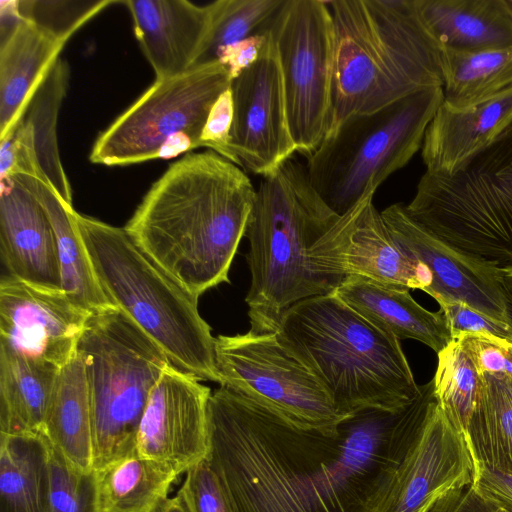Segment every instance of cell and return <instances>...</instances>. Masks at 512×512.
<instances>
[{
	"label": "cell",
	"instance_id": "obj_1",
	"mask_svg": "<svg viewBox=\"0 0 512 512\" xmlns=\"http://www.w3.org/2000/svg\"><path fill=\"white\" fill-rule=\"evenodd\" d=\"M435 400L430 380L404 410L361 411L327 436L220 386L205 459L232 512H374Z\"/></svg>",
	"mask_w": 512,
	"mask_h": 512
},
{
	"label": "cell",
	"instance_id": "obj_2",
	"mask_svg": "<svg viewBox=\"0 0 512 512\" xmlns=\"http://www.w3.org/2000/svg\"><path fill=\"white\" fill-rule=\"evenodd\" d=\"M256 188L236 164L209 150L186 153L143 197L124 229L168 275L198 298L229 282Z\"/></svg>",
	"mask_w": 512,
	"mask_h": 512
},
{
	"label": "cell",
	"instance_id": "obj_3",
	"mask_svg": "<svg viewBox=\"0 0 512 512\" xmlns=\"http://www.w3.org/2000/svg\"><path fill=\"white\" fill-rule=\"evenodd\" d=\"M333 22L329 134L352 115L443 87L440 47L415 0L327 1Z\"/></svg>",
	"mask_w": 512,
	"mask_h": 512
},
{
	"label": "cell",
	"instance_id": "obj_4",
	"mask_svg": "<svg viewBox=\"0 0 512 512\" xmlns=\"http://www.w3.org/2000/svg\"><path fill=\"white\" fill-rule=\"evenodd\" d=\"M274 329L344 418L365 410L400 412L420 394L400 340L333 292L293 304Z\"/></svg>",
	"mask_w": 512,
	"mask_h": 512
},
{
	"label": "cell",
	"instance_id": "obj_5",
	"mask_svg": "<svg viewBox=\"0 0 512 512\" xmlns=\"http://www.w3.org/2000/svg\"><path fill=\"white\" fill-rule=\"evenodd\" d=\"M339 216L313 187L306 164L294 157L262 176L245 234L251 327L274 329L293 304L334 291L311 269L309 252Z\"/></svg>",
	"mask_w": 512,
	"mask_h": 512
},
{
	"label": "cell",
	"instance_id": "obj_6",
	"mask_svg": "<svg viewBox=\"0 0 512 512\" xmlns=\"http://www.w3.org/2000/svg\"><path fill=\"white\" fill-rule=\"evenodd\" d=\"M99 284L178 369L219 384L215 337L191 295L124 228L74 212Z\"/></svg>",
	"mask_w": 512,
	"mask_h": 512
},
{
	"label": "cell",
	"instance_id": "obj_7",
	"mask_svg": "<svg viewBox=\"0 0 512 512\" xmlns=\"http://www.w3.org/2000/svg\"><path fill=\"white\" fill-rule=\"evenodd\" d=\"M90 399L93 469L136 453L139 424L154 387L171 365L120 309L92 313L78 341Z\"/></svg>",
	"mask_w": 512,
	"mask_h": 512
},
{
	"label": "cell",
	"instance_id": "obj_8",
	"mask_svg": "<svg viewBox=\"0 0 512 512\" xmlns=\"http://www.w3.org/2000/svg\"><path fill=\"white\" fill-rule=\"evenodd\" d=\"M443 102V87H430L385 107L345 119L307 157L309 179L343 215L422 147L426 129Z\"/></svg>",
	"mask_w": 512,
	"mask_h": 512
},
{
	"label": "cell",
	"instance_id": "obj_9",
	"mask_svg": "<svg viewBox=\"0 0 512 512\" xmlns=\"http://www.w3.org/2000/svg\"><path fill=\"white\" fill-rule=\"evenodd\" d=\"M219 385L288 424L337 436L346 419L314 374L281 342L275 329L215 337Z\"/></svg>",
	"mask_w": 512,
	"mask_h": 512
},
{
	"label": "cell",
	"instance_id": "obj_10",
	"mask_svg": "<svg viewBox=\"0 0 512 512\" xmlns=\"http://www.w3.org/2000/svg\"><path fill=\"white\" fill-rule=\"evenodd\" d=\"M219 62L195 66L155 82L96 139L89 160L105 166H126L155 160L165 143L179 133L203 147L201 134L218 97L230 87Z\"/></svg>",
	"mask_w": 512,
	"mask_h": 512
},
{
	"label": "cell",
	"instance_id": "obj_11",
	"mask_svg": "<svg viewBox=\"0 0 512 512\" xmlns=\"http://www.w3.org/2000/svg\"><path fill=\"white\" fill-rule=\"evenodd\" d=\"M278 55L287 120L297 152L308 157L328 131L333 22L327 1L285 0L269 23Z\"/></svg>",
	"mask_w": 512,
	"mask_h": 512
},
{
	"label": "cell",
	"instance_id": "obj_12",
	"mask_svg": "<svg viewBox=\"0 0 512 512\" xmlns=\"http://www.w3.org/2000/svg\"><path fill=\"white\" fill-rule=\"evenodd\" d=\"M370 194L339 216L313 245L309 264L335 288L348 277L420 289L432 283L429 270L408 256L390 233Z\"/></svg>",
	"mask_w": 512,
	"mask_h": 512
},
{
	"label": "cell",
	"instance_id": "obj_13",
	"mask_svg": "<svg viewBox=\"0 0 512 512\" xmlns=\"http://www.w3.org/2000/svg\"><path fill=\"white\" fill-rule=\"evenodd\" d=\"M266 32L259 59L230 85L234 110L231 150L239 167L261 177L297 152L287 120L277 50Z\"/></svg>",
	"mask_w": 512,
	"mask_h": 512
},
{
	"label": "cell",
	"instance_id": "obj_14",
	"mask_svg": "<svg viewBox=\"0 0 512 512\" xmlns=\"http://www.w3.org/2000/svg\"><path fill=\"white\" fill-rule=\"evenodd\" d=\"M381 215L397 244L432 276L425 291L436 301H458L512 325V308L499 280V268L445 243L415 220L406 205L396 203Z\"/></svg>",
	"mask_w": 512,
	"mask_h": 512
},
{
	"label": "cell",
	"instance_id": "obj_15",
	"mask_svg": "<svg viewBox=\"0 0 512 512\" xmlns=\"http://www.w3.org/2000/svg\"><path fill=\"white\" fill-rule=\"evenodd\" d=\"M209 387L196 376L169 365L143 412L136 451L178 475L203 461L209 451Z\"/></svg>",
	"mask_w": 512,
	"mask_h": 512
},
{
	"label": "cell",
	"instance_id": "obj_16",
	"mask_svg": "<svg viewBox=\"0 0 512 512\" xmlns=\"http://www.w3.org/2000/svg\"><path fill=\"white\" fill-rule=\"evenodd\" d=\"M91 314L63 291L1 278L0 345L20 355L61 369L75 356Z\"/></svg>",
	"mask_w": 512,
	"mask_h": 512
},
{
	"label": "cell",
	"instance_id": "obj_17",
	"mask_svg": "<svg viewBox=\"0 0 512 512\" xmlns=\"http://www.w3.org/2000/svg\"><path fill=\"white\" fill-rule=\"evenodd\" d=\"M472 475L465 438L435 400L374 512H426Z\"/></svg>",
	"mask_w": 512,
	"mask_h": 512
},
{
	"label": "cell",
	"instance_id": "obj_18",
	"mask_svg": "<svg viewBox=\"0 0 512 512\" xmlns=\"http://www.w3.org/2000/svg\"><path fill=\"white\" fill-rule=\"evenodd\" d=\"M134 34L156 80L183 74L205 53L214 23L215 3L187 0H122Z\"/></svg>",
	"mask_w": 512,
	"mask_h": 512
},
{
	"label": "cell",
	"instance_id": "obj_19",
	"mask_svg": "<svg viewBox=\"0 0 512 512\" xmlns=\"http://www.w3.org/2000/svg\"><path fill=\"white\" fill-rule=\"evenodd\" d=\"M0 252L10 277L63 291L51 222L36 197L13 178L1 180Z\"/></svg>",
	"mask_w": 512,
	"mask_h": 512
},
{
	"label": "cell",
	"instance_id": "obj_20",
	"mask_svg": "<svg viewBox=\"0 0 512 512\" xmlns=\"http://www.w3.org/2000/svg\"><path fill=\"white\" fill-rule=\"evenodd\" d=\"M0 141L13 134L65 41L24 19L18 0L0 1Z\"/></svg>",
	"mask_w": 512,
	"mask_h": 512
},
{
	"label": "cell",
	"instance_id": "obj_21",
	"mask_svg": "<svg viewBox=\"0 0 512 512\" xmlns=\"http://www.w3.org/2000/svg\"><path fill=\"white\" fill-rule=\"evenodd\" d=\"M512 124V86L475 106L453 110L441 104L422 144L426 172L451 177Z\"/></svg>",
	"mask_w": 512,
	"mask_h": 512
},
{
	"label": "cell",
	"instance_id": "obj_22",
	"mask_svg": "<svg viewBox=\"0 0 512 512\" xmlns=\"http://www.w3.org/2000/svg\"><path fill=\"white\" fill-rule=\"evenodd\" d=\"M409 288L364 277L345 278L333 291L353 310L399 340L413 339L437 354L452 341L443 313L418 304Z\"/></svg>",
	"mask_w": 512,
	"mask_h": 512
},
{
	"label": "cell",
	"instance_id": "obj_23",
	"mask_svg": "<svg viewBox=\"0 0 512 512\" xmlns=\"http://www.w3.org/2000/svg\"><path fill=\"white\" fill-rule=\"evenodd\" d=\"M440 49H512V0H415Z\"/></svg>",
	"mask_w": 512,
	"mask_h": 512
},
{
	"label": "cell",
	"instance_id": "obj_24",
	"mask_svg": "<svg viewBox=\"0 0 512 512\" xmlns=\"http://www.w3.org/2000/svg\"><path fill=\"white\" fill-rule=\"evenodd\" d=\"M10 178L29 190L48 215L56 240L63 292L90 313L117 308L99 284L74 219L75 209L38 179L24 175Z\"/></svg>",
	"mask_w": 512,
	"mask_h": 512
},
{
	"label": "cell",
	"instance_id": "obj_25",
	"mask_svg": "<svg viewBox=\"0 0 512 512\" xmlns=\"http://www.w3.org/2000/svg\"><path fill=\"white\" fill-rule=\"evenodd\" d=\"M69 79V65L59 57L36 88L16 128L33 153L40 181L73 208L72 189L61 162L57 137L58 116Z\"/></svg>",
	"mask_w": 512,
	"mask_h": 512
},
{
	"label": "cell",
	"instance_id": "obj_26",
	"mask_svg": "<svg viewBox=\"0 0 512 512\" xmlns=\"http://www.w3.org/2000/svg\"><path fill=\"white\" fill-rule=\"evenodd\" d=\"M42 433L72 466L82 471L93 469L90 399L77 353L57 375Z\"/></svg>",
	"mask_w": 512,
	"mask_h": 512
},
{
	"label": "cell",
	"instance_id": "obj_27",
	"mask_svg": "<svg viewBox=\"0 0 512 512\" xmlns=\"http://www.w3.org/2000/svg\"><path fill=\"white\" fill-rule=\"evenodd\" d=\"M59 371L0 345V433H42Z\"/></svg>",
	"mask_w": 512,
	"mask_h": 512
},
{
	"label": "cell",
	"instance_id": "obj_28",
	"mask_svg": "<svg viewBox=\"0 0 512 512\" xmlns=\"http://www.w3.org/2000/svg\"><path fill=\"white\" fill-rule=\"evenodd\" d=\"M0 434V512H49L50 442L43 433Z\"/></svg>",
	"mask_w": 512,
	"mask_h": 512
},
{
	"label": "cell",
	"instance_id": "obj_29",
	"mask_svg": "<svg viewBox=\"0 0 512 512\" xmlns=\"http://www.w3.org/2000/svg\"><path fill=\"white\" fill-rule=\"evenodd\" d=\"M480 375L464 438L473 464L512 475V381L502 375Z\"/></svg>",
	"mask_w": 512,
	"mask_h": 512
},
{
	"label": "cell",
	"instance_id": "obj_30",
	"mask_svg": "<svg viewBox=\"0 0 512 512\" xmlns=\"http://www.w3.org/2000/svg\"><path fill=\"white\" fill-rule=\"evenodd\" d=\"M96 472L101 512H154L178 476L169 466L137 452Z\"/></svg>",
	"mask_w": 512,
	"mask_h": 512
},
{
	"label": "cell",
	"instance_id": "obj_31",
	"mask_svg": "<svg viewBox=\"0 0 512 512\" xmlns=\"http://www.w3.org/2000/svg\"><path fill=\"white\" fill-rule=\"evenodd\" d=\"M443 102L463 110L512 86V49L465 52L440 49Z\"/></svg>",
	"mask_w": 512,
	"mask_h": 512
},
{
	"label": "cell",
	"instance_id": "obj_32",
	"mask_svg": "<svg viewBox=\"0 0 512 512\" xmlns=\"http://www.w3.org/2000/svg\"><path fill=\"white\" fill-rule=\"evenodd\" d=\"M434 394L453 425L463 434L475 408L481 375L459 343L452 340L438 354Z\"/></svg>",
	"mask_w": 512,
	"mask_h": 512
},
{
	"label": "cell",
	"instance_id": "obj_33",
	"mask_svg": "<svg viewBox=\"0 0 512 512\" xmlns=\"http://www.w3.org/2000/svg\"><path fill=\"white\" fill-rule=\"evenodd\" d=\"M285 0H218L207 49L198 65L218 62L227 47L263 33Z\"/></svg>",
	"mask_w": 512,
	"mask_h": 512
},
{
	"label": "cell",
	"instance_id": "obj_34",
	"mask_svg": "<svg viewBox=\"0 0 512 512\" xmlns=\"http://www.w3.org/2000/svg\"><path fill=\"white\" fill-rule=\"evenodd\" d=\"M49 512H101L97 472L75 468L52 445Z\"/></svg>",
	"mask_w": 512,
	"mask_h": 512
},
{
	"label": "cell",
	"instance_id": "obj_35",
	"mask_svg": "<svg viewBox=\"0 0 512 512\" xmlns=\"http://www.w3.org/2000/svg\"><path fill=\"white\" fill-rule=\"evenodd\" d=\"M118 0L43 1L18 0L22 18L31 21L55 37L68 42L88 21Z\"/></svg>",
	"mask_w": 512,
	"mask_h": 512
},
{
	"label": "cell",
	"instance_id": "obj_36",
	"mask_svg": "<svg viewBox=\"0 0 512 512\" xmlns=\"http://www.w3.org/2000/svg\"><path fill=\"white\" fill-rule=\"evenodd\" d=\"M178 493L189 512H232L206 459L191 467Z\"/></svg>",
	"mask_w": 512,
	"mask_h": 512
},
{
	"label": "cell",
	"instance_id": "obj_37",
	"mask_svg": "<svg viewBox=\"0 0 512 512\" xmlns=\"http://www.w3.org/2000/svg\"><path fill=\"white\" fill-rule=\"evenodd\" d=\"M452 339L465 334H480L512 344V325L487 316L458 301H437Z\"/></svg>",
	"mask_w": 512,
	"mask_h": 512
},
{
	"label": "cell",
	"instance_id": "obj_38",
	"mask_svg": "<svg viewBox=\"0 0 512 512\" xmlns=\"http://www.w3.org/2000/svg\"><path fill=\"white\" fill-rule=\"evenodd\" d=\"M233 111V97L229 87L213 104L202 130L201 142L203 147L238 165L230 147Z\"/></svg>",
	"mask_w": 512,
	"mask_h": 512
},
{
	"label": "cell",
	"instance_id": "obj_39",
	"mask_svg": "<svg viewBox=\"0 0 512 512\" xmlns=\"http://www.w3.org/2000/svg\"><path fill=\"white\" fill-rule=\"evenodd\" d=\"M470 485L484 498L512 512V475L473 464Z\"/></svg>",
	"mask_w": 512,
	"mask_h": 512
},
{
	"label": "cell",
	"instance_id": "obj_40",
	"mask_svg": "<svg viewBox=\"0 0 512 512\" xmlns=\"http://www.w3.org/2000/svg\"><path fill=\"white\" fill-rule=\"evenodd\" d=\"M426 512H509L481 496L468 484L437 498Z\"/></svg>",
	"mask_w": 512,
	"mask_h": 512
},
{
	"label": "cell",
	"instance_id": "obj_41",
	"mask_svg": "<svg viewBox=\"0 0 512 512\" xmlns=\"http://www.w3.org/2000/svg\"><path fill=\"white\" fill-rule=\"evenodd\" d=\"M267 42V32L251 35L224 49L218 57L232 80L251 67L260 57Z\"/></svg>",
	"mask_w": 512,
	"mask_h": 512
},
{
	"label": "cell",
	"instance_id": "obj_42",
	"mask_svg": "<svg viewBox=\"0 0 512 512\" xmlns=\"http://www.w3.org/2000/svg\"><path fill=\"white\" fill-rule=\"evenodd\" d=\"M154 512H189L186 507L181 495H177L173 498H167L161 503Z\"/></svg>",
	"mask_w": 512,
	"mask_h": 512
},
{
	"label": "cell",
	"instance_id": "obj_43",
	"mask_svg": "<svg viewBox=\"0 0 512 512\" xmlns=\"http://www.w3.org/2000/svg\"><path fill=\"white\" fill-rule=\"evenodd\" d=\"M499 280L512 308V268H499Z\"/></svg>",
	"mask_w": 512,
	"mask_h": 512
},
{
	"label": "cell",
	"instance_id": "obj_44",
	"mask_svg": "<svg viewBox=\"0 0 512 512\" xmlns=\"http://www.w3.org/2000/svg\"><path fill=\"white\" fill-rule=\"evenodd\" d=\"M505 376L512 381V344L509 345V361L506 368Z\"/></svg>",
	"mask_w": 512,
	"mask_h": 512
}]
</instances>
